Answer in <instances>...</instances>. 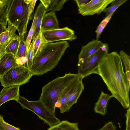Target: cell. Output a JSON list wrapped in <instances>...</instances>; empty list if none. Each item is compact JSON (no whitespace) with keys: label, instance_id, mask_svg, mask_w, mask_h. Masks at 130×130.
<instances>
[{"label":"cell","instance_id":"obj_1","mask_svg":"<svg viewBox=\"0 0 130 130\" xmlns=\"http://www.w3.org/2000/svg\"><path fill=\"white\" fill-rule=\"evenodd\" d=\"M97 74L101 77L112 97L124 108H129L130 83L124 72L119 55L115 52L108 54L100 62Z\"/></svg>","mask_w":130,"mask_h":130},{"label":"cell","instance_id":"obj_2","mask_svg":"<svg viewBox=\"0 0 130 130\" xmlns=\"http://www.w3.org/2000/svg\"><path fill=\"white\" fill-rule=\"evenodd\" d=\"M70 46L66 41L45 43L34 58L29 69L33 75H41L52 70Z\"/></svg>","mask_w":130,"mask_h":130},{"label":"cell","instance_id":"obj_3","mask_svg":"<svg viewBox=\"0 0 130 130\" xmlns=\"http://www.w3.org/2000/svg\"><path fill=\"white\" fill-rule=\"evenodd\" d=\"M78 76L77 74L66 73L57 77L42 88L39 100L51 113L55 115V105L62 92Z\"/></svg>","mask_w":130,"mask_h":130},{"label":"cell","instance_id":"obj_4","mask_svg":"<svg viewBox=\"0 0 130 130\" xmlns=\"http://www.w3.org/2000/svg\"><path fill=\"white\" fill-rule=\"evenodd\" d=\"M37 1L31 0L28 4L24 0H12L7 14V22L16 28L19 35L26 34L28 24Z\"/></svg>","mask_w":130,"mask_h":130},{"label":"cell","instance_id":"obj_5","mask_svg":"<svg viewBox=\"0 0 130 130\" xmlns=\"http://www.w3.org/2000/svg\"><path fill=\"white\" fill-rule=\"evenodd\" d=\"M108 54V44L104 43L93 54L85 58L78 59L77 74L83 78L92 74H97L100 62Z\"/></svg>","mask_w":130,"mask_h":130},{"label":"cell","instance_id":"obj_6","mask_svg":"<svg viewBox=\"0 0 130 130\" xmlns=\"http://www.w3.org/2000/svg\"><path fill=\"white\" fill-rule=\"evenodd\" d=\"M16 101L21 105L23 109L34 113L39 119L50 127L54 126L61 121L55 115L51 113L45 107L39 100L36 101H29L20 95L18 99Z\"/></svg>","mask_w":130,"mask_h":130},{"label":"cell","instance_id":"obj_7","mask_svg":"<svg viewBox=\"0 0 130 130\" xmlns=\"http://www.w3.org/2000/svg\"><path fill=\"white\" fill-rule=\"evenodd\" d=\"M33 76L29 69L19 65L11 68L0 76V81L4 88L20 86L28 82Z\"/></svg>","mask_w":130,"mask_h":130},{"label":"cell","instance_id":"obj_8","mask_svg":"<svg viewBox=\"0 0 130 130\" xmlns=\"http://www.w3.org/2000/svg\"><path fill=\"white\" fill-rule=\"evenodd\" d=\"M41 32L43 39L47 43L59 41H72L77 38L74 31L68 27Z\"/></svg>","mask_w":130,"mask_h":130},{"label":"cell","instance_id":"obj_9","mask_svg":"<svg viewBox=\"0 0 130 130\" xmlns=\"http://www.w3.org/2000/svg\"><path fill=\"white\" fill-rule=\"evenodd\" d=\"M114 0H92L78 9L79 13L83 16L100 14Z\"/></svg>","mask_w":130,"mask_h":130},{"label":"cell","instance_id":"obj_10","mask_svg":"<svg viewBox=\"0 0 130 130\" xmlns=\"http://www.w3.org/2000/svg\"><path fill=\"white\" fill-rule=\"evenodd\" d=\"M84 88V85L82 81L68 97L65 104L59 108L61 113L68 111L72 106L77 103L78 99L83 91Z\"/></svg>","mask_w":130,"mask_h":130},{"label":"cell","instance_id":"obj_11","mask_svg":"<svg viewBox=\"0 0 130 130\" xmlns=\"http://www.w3.org/2000/svg\"><path fill=\"white\" fill-rule=\"evenodd\" d=\"M83 78L78 76L68 85L64 89L55 105V107L59 109L62 107L66 102L68 97Z\"/></svg>","mask_w":130,"mask_h":130},{"label":"cell","instance_id":"obj_12","mask_svg":"<svg viewBox=\"0 0 130 130\" xmlns=\"http://www.w3.org/2000/svg\"><path fill=\"white\" fill-rule=\"evenodd\" d=\"M56 13L50 12L46 13L43 18L41 26V31H47L59 28Z\"/></svg>","mask_w":130,"mask_h":130},{"label":"cell","instance_id":"obj_13","mask_svg":"<svg viewBox=\"0 0 130 130\" xmlns=\"http://www.w3.org/2000/svg\"><path fill=\"white\" fill-rule=\"evenodd\" d=\"M20 86L15 85L3 89L0 92V107L6 102L12 100L16 101L18 99Z\"/></svg>","mask_w":130,"mask_h":130},{"label":"cell","instance_id":"obj_14","mask_svg":"<svg viewBox=\"0 0 130 130\" xmlns=\"http://www.w3.org/2000/svg\"><path fill=\"white\" fill-rule=\"evenodd\" d=\"M103 43L99 40H94L82 46L78 56V59L84 58L93 54L102 47Z\"/></svg>","mask_w":130,"mask_h":130},{"label":"cell","instance_id":"obj_15","mask_svg":"<svg viewBox=\"0 0 130 130\" xmlns=\"http://www.w3.org/2000/svg\"><path fill=\"white\" fill-rule=\"evenodd\" d=\"M16 58L12 54L5 53L0 59V76L11 68L18 66Z\"/></svg>","mask_w":130,"mask_h":130},{"label":"cell","instance_id":"obj_16","mask_svg":"<svg viewBox=\"0 0 130 130\" xmlns=\"http://www.w3.org/2000/svg\"><path fill=\"white\" fill-rule=\"evenodd\" d=\"M17 29L11 25L10 37L5 48V53H10L15 56L19 47L20 39L19 36L15 32Z\"/></svg>","mask_w":130,"mask_h":130},{"label":"cell","instance_id":"obj_17","mask_svg":"<svg viewBox=\"0 0 130 130\" xmlns=\"http://www.w3.org/2000/svg\"><path fill=\"white\" fill-rule=\"evenodd\" d=\"M112 97L111 95H109L101 91L100 95L95 104L94 108L95 112L104 116L106 112V108L108 102Z\"/></svg>","mask_w":130,"mask_h":130},{"label":"cell","instance_id":"obj_18","mask_svg":"<svg viewBox=\"0 0 130 130\" xmlns=\"http://www.w3.org/2000/svg\"><path fill=\"white\" fill-rule=\"evenodd\" d=\"M46 13L45 8L40 2L37 8L34 17L35 18V26L32 38L33 40H36L41 31V26L42 19L43 16Z\"/></svg>","mask_w":130,"mask_h":130},{"label":"cell","instance_id":"obj_19","mask_svg":"<svg viewBox=\"0 0 130 130\" xmlns=\"http://www.w3.org/2000/svg\"><path fill=\"white\" fill-rule=\"evenodd\" d=\"M40 2L46 9V12H55L60 11L63 7L67 0H41Z\"/></svg>","mask_w":130,"mask_h":130},{"label":"cell","instance_id":"obj_20","mask_svg":"<svg viewBox=\"0 0 130 130\" xmlns=\"http://www.w3.org/2000/svg\"><path fill=\"white\" fill-rule=\"evenodd\" d=\"M47 130H79L77 123L62 120L59 123L50 127Z\"/></svg>","mask_w":130,"mask_h":130},{"label":"cell","instance_id":"obj_21","mask_svg":"<svg viewBox=\"0 0 130 130\" xmlns=\"http://www.w3.org/2000/svg\"><path fill=\"white\" fill-rule=\"evenodd\" d=\"M12 0H0V22L6 25L7 23V14Z\"/></svg>","mask_w":130,"mask_h":130},{"label":"cell","instance_id":"obj_22","mask_svg":"<svg viewBox=\"0 0 130 130\" xmlns=\"http://www.w3.org/2000/svg\"><path fill=\"white\" fill-rule=\"evenodd\" d=\"M8 23L6 30L0 35V59L5 53V48L10 38L11 24Z\"/></svg>","mask_w":130,"mask_h":130},{"label":"cell","instance_id":"obj_23","mask_svg":"<svg viewBox=\"0 0 130 130\" xmlns=\"http://www.w3.org/2000/svg\"><path fill=\"white\" fill-rule=\"evenodd\" d=\"M20 41L19 47L16 54V58L22 57H27L26 48L24 38V34L19 35Z\"/></svg>","mask_w":130,"mask_h":130},{"label":"cell","instance_id":"obj_24","mask_svg":"<svg viewBox=\"0 0 130 130\" xmlns=\"http://www.w3.org/2000/svg\"><path fill=\"white\" fill-rule=\"evenodd\" d=\"M119 55L121 60H122L124 64L125 70V73L129 82H130V56L123 51H121L120 52Z\"/></svg>","mask_w":130,"mask_h":130},{"label":"cell","instance_id":"obj_25","mask_svg":"<svg viewBox=\"0 0 130 130\" xmlns=\"http://www.w3.org/2000/svg\"><path fill=\"white\" fill-rule=\"evenodd\" d=\"M115 11L113 12L109 15L105 17L100 23L96 29V40H99L100 36L104 29L109 22L112 16Z\"/></svg>","mask_w":130,"mask_h":130},{"label":"cell","instance_id":"obj_26","mask_svg":"<svg viewBox=\"0 0 130 130\" xmlns=\"http://www.w3.org/2000/svg\"><path fill=\"white\" fill-rule=\"evenodd\" d=\"M46 43L43 39L41 31L37 37L34 47V59L36 54L41 50L44 44Z\"/></svg>","mask_w":130,"mask_h":130},{"label":"cell","instance_id":"obj_27","mask_svg":"<svg viewBox=\"0 0 130 130\" xmlns=\"http://www.w3.org/2000/svg\"><path fill=\"white\" fill-rule=\"evenodd\" d=\"M127 0H114L111 4L110 5L105 9L103 11L105 13V17L115 11L116 9L125 3Z\"/></svg>","mask_w":130,"mask_h":130},{"label":"cell","instance_id":"obj_28","mask_svg":"<svg viewBox=\"0 0 130 130\" xmlns=\"http://www.w3.org/2000/svg\"><path fill=\"white\" fill-rule=\"evenodd\" d=\"M35 40H33L29 46L27 55V61L26 67L30 69L31 67L34 59V47Z\"/></svg>","mask_w":130,"mask_h":130},{"label":"cell","instance_id":"obj_29","mask_svg":"<svg viewBox=\"0 0 130 130\" xmlns=\"http://www.w3.org/2000/svg\"><path fill=\"white\" fill-rule=\"evenodd\" d=\"M35 26V18L34 17L32 25L29 31L28 35L25 41L26 48V52L27 54L28 50L31 44V42L34 34Z\"/></svg>","mask_w":130,"mask_h":130},{"label":"cell","instance_id":"obj_30","mask_svg":"<svg viewBox=\"0 0 130 130\" xmlns=\"http://www.w3.org/2000/svg\"><path fill=\"white\" fill-rule=\"evenodd\" d=\"M0 130H21L19 128L17 127L7 123L3 119V116L0 115Z\"/></svg>","mask_w":130,"mask_h":130},{"label":"cell","instance_id":"obj_31","mask_svg":"<svg viewBox=\"0 0 130 130\" xmlns=\"http://www.w3.org/2000/svg\"><path fill=\"white\" fill-rule=\"evenodd\" d=\"M98 130H116V127L112 122L110 121L105 124L102 128Z\"/></svg>","mask_w":130,"mask_h":130},{"label":"cell","instance_id":"obj_32","mask_svg":"<svg viewBox=\"0 0 130 130\" xmlns=\"http://www.w3.org/2000/svg\"><path fill=\"white\" fill-rule=\"evenodd\" d=\"M27 60V58L26 57H22L16 58V62L17 64L18 65L23 66L25 67Z\"/></svg>","mask_w":130,"mask_h":130},{"label":"cell","instance_id":"obj_33","mask_svg":"<svg viewBox=\"0 0 130 130\" xmlns=\"http://www.w3.org/2000/svg\"><path fill=\"white\" fill-rule=\"evenodd\" d=\"M127 110L125 114L126 118V129L125 130H130V108H129Z\"/></svg>","mask_w":130,"mask_h":130},{"label":"cell","instance_id":"obj_34","mask_svg":"<svg viewBox=\"0 0 130 130\" xmlns=\"http://www.w3.org/2000/svg\"><path fill=\"white\" fill-rule=\"evenodd\" d=\"M90 1V0H76L75 1L79 9L84 6Z\"/></svg>","mask_w":130,"mask_h":130},{"label":"cell","instance_id":"obj_35","mask_svg":"<svg viewBox=\"0 0 130 130\" xmlns=\"http://www.w3.org/2000/svg\"><path fill=\"white\" fill-rule=\"evenodd\" d=\"M7 29V25L4 23L0 22V35L5 32Z\"/></svg>","mask_w":130,"mask_h":130}]
</instances>
